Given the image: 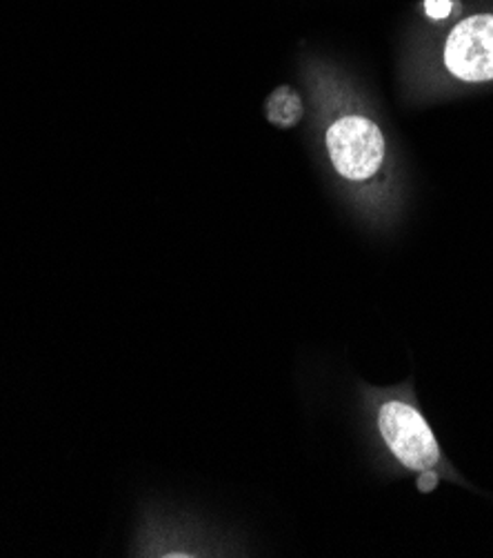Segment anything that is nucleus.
Listing matches in <instances>:
<instances>
[{
    "label": "nucleus",
    "instance_id": "f257e3e1",
    "mask_svg": "<svg viewBox=\"0 0 493 558\" xmlns=\"http://www.w3.org/2000/svg\"><path fill=\"white\" fill-rule=\"evenodd\" d=\"M324 141L336 172L347 181H369L385 162V136L367 117H341L329 125Z\"/></svg>",
    "mask_w": 493,
    "mask_h": 558
},
{
    "label": "nucleus",
    "instance_id": "f03ea898",
    "mask_svg": "<svg viewBox=\"0 0 493 558\" xmlns=\"http://www.w3.org/2000/svg\"><path fill=\"white\" fill-rule=\"evenodd\" d=\"M378 427L382 438L390 445V450L403 465L427 472L441 459V450H437V442L429 425L414 408L400 401L382 405Z\"/></svg>",
    "mask_w": 493,
    "mask_h": 558
},
{
    "label": "nucleus",
    "instance_id": "7ed1b4c3",
    "mask_svg": "<svg viewBox=\"0 0 493 558\" xmlns=\"http://www.w3.org/2000/svg\"><path fill=\"white\" fill-rule=\"evenodd\" d=\"M443 59L458 81H493V14H473L460 21L447 36Z\"/></svg>",
    "mask_w": 493,
    "mask_h": 558
},
{
    "label": "nucleus",
    "instance_id": "20e7f679",
    "mask_svg": "<svg viewBox=\"0 0 493 558\" xmlns=\"http://www.w3.org/2000/svg\"><path fill=\"white\" fill-rule=\"evenodd\" d=\"M267 119L279 128H294L303 119L300 96L292 87H279L267 100Z\"/></svg>",
    "mask_w": 493,
    "mask_h": 558
},
{
    "label": "nucleus",
    "instance_id": "39448f33",
    "mask_svg": "<svg viewBox=\"0 0 493 558\" xmlns=\"http://www.w3.org/2000/svg\"><path fill=\"white\" fill-rule=\"evenodd\" d=\"M424 14L431 21H447L454 14V0H424Z\"/></svg>",
    "mask_w": 493,
    "mask_h": 558
}]
</instances>
